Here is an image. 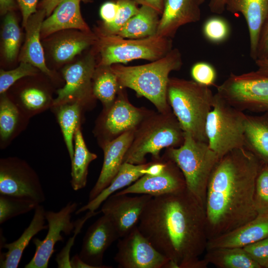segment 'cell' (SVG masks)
Segmentation results:
<instances>
[{"instance_id":"cell-1","label":"cell","mask_w":268,"mask_h":268,"mask_svg":"<svg viewBox=\"0 0 268 268\" xmlns=\"http://www.w3.org/2000/svg\"><path fill=\"white\" fill-rule=\"evenodd\" d=\"M137 227L170 261V268H205L208 241L205 208L187 188L153 197Z\"/></svg>"},{"instance_id":"cell-2","label":"cell","mask_w":268,"mask_h":268,"mask_svg":"<svg viewBox=\"0 0 268 268\" xmlns=\"http://www.w3.org/2000/svg\"><path fill=\"white\" fill-rule=\"evenodd\" d=\"M263 163L244 147L233 149L219 159L206 190L208 240L232 231L257 216L255 186Z\"/></svg>"},{"instance_id":"cell-3","label":"cell","mask_w":268,"mask_h":268,"mask_svg":"<svg viewBox=\"0 0 268 268\" xmlns=\"http://www.w3.org/2000/svg\"><path fill=\"white\" fill-rule=\"evenodd\" d=\"M182 65L181 53L174 48L163 57L148 64L134 66L118 64L111 66L120 88L134 90L138 97L150 101L158 112L165 113L172 111L167 100L169 74L179 70Z\"/></svg>"},{"instance_id":"cell-4","label":"cell","mask_w":268,"mask_h":268,"mask_svg":"<svg viewBox=\"0 0 268 268\" xmlns=\"http://www.w3.org/2000/svg\"><path fill=\"white\" fill-rule=\"evenodd\" d=\"M214 94L210 87L193 80L170 77L167 100L185 133L196 140L207 142L205 127Z\"/></svg>"},{"instance_id":"cell-5","label":"cell","mask_w":268,"mask_h":268,"mask_svg":"<svg viewBox=\"0 0 268 268\" xmlns=\"http://www.w3.org/2000/svg\"><path fill=\"white\" fill-rule=\"evenodd\" d=\"M184 134L172 111L163 113L151 110L135 129L123 163H145L149 154L152 160H159L162 149L178 147L183 143Z\"/></svg>"},{"instance_id":"cell-6","label":"cell","mask_w":268,"mask_h":268,"mask_svg":"<svg viewBox=\"0 0 268 268\" xmlns=\"http://www.w3.org/2000/svg\"><path fill=\"white\" fill-rule=\"evenodd\" d=\"M164 154L179 167L186 188L205 208L208 182L220 159L218 155L207 142L196 140L187 133L180 146L167 148Z\"/></svg>"},{"instance_id":"cell-7","label":"cell","mask_w":268,"mask_h":268,"mask_svg":"<svg viewBox=\"0 0 268 268\" xmlns=\"http://www.w3.org/2000/svg\"><path fill=\"white\" fill-rule=\"evenodd\" d=\"M95 46L100 54L97 66H111L134 60L152 62L166 55L172 49L171 38L156 34L143 39H128L106 35L97 31Z\"/></svg>"},{"instance_id":"cell-8","label":"cell","mask_w":268,"mask_h":268,"mask_svg":"<svg viewBox=\"0 0 268 268\" xmlns=\"http://www.w3.org/2000/svg\"><path fill=\"white\" fill-rule=\"evenodd\" d=\"M246 115L214 94L205 131L209 147L220 158L233 149L244 147Z\"/></svg>"},{"instance_id":"cell-9","label":"cell","mask_w":268,"mask_h":268,"mask_svg":"<svg viewBox=\"0 0 268 268\" xmlns=\"http://www.w3.org/2000/svg\"><path fill=\"white\" fill-rule=\"evenodd\" d=\"M216 93L243 112L268 111V76L257 70L240 74L231 73L217 86Z\"/></svg>"},{"instance_id":"cell-10","label":"cell","mask_w":268,"mask_h":268,"mask_svg":"<svg viewBox=\"0 0 268 268\" xmlns=\"http://www.w3.org/2000/svg\"><path fill=\"white\" fill-rule=\"evenodd\" d=\"M120 88L113 103L104 109L96 126V135L101 145L128 131L135 129L151 110L136 107Z\"/></svg>"},{"instance_id":"cell-11","label":"cell","mask_w":268,"mask_h":268,"mask_svg":"<svg viewBox=\"0 0 268 268\" xmlns=\"http://www.w3.org/2000/svg\"><path fill=\"white\" fill-rule=\"evenodd\" d=\"M0 194L33 201L46 200L38 176L24 161L15 157L0 161Z\"/></svg>"},{"instance_id":"cell-12","label":"cell","mask_w":268,"mask_h":268,"mask_svg":"<svg viewBox=\"0 0 268 268\" xmlns=\"http://www.w3.org/2000/svg\"><path fill=\"white\" fill-rule=\"evenodd\" d=\"M97 65L94 54L90 53L82 60L66 67L63 70L66 84L57 91L52 106L56 107L77 102L83 107L90 104L95 98L92 92V79Z\"/></svg>"},{"instance_id":"cell-13","label":"cell","mask_w":268,"mask_h":268,"mask_svg":"<svg viewBox=\"0 0 268 268\" xmlns=\"http://www.w3.org/2000/svg\"><path fill=\"white\" fill-rule=\"evenodd\" d=\"M114 260L121 268H170L169 260L159 253L137 226L119 239Z\"/></svg>"},{"instance_id":"cell-14","label":"cell","mask_w":268,"mask_h":268,"mask_svg":"<svg viewBox=\"0 0 268 268\" xmlns=\"http://www.w3.org/2000/svg\"><path fill=\"white\" fill-rule=\"evenodd\" d=\"M78 203L69 201L58 212L45 211V218L48 222L47 234L43 240L33 238L36 247L31 260L25 268H47L49 260L55 251V246L59 241L63 242V233L68 235L73 231L75 223L71 220L72 214L77 209Z\"/></svg>"},{"instance_id":"cell-15","label":"cell","mask_w":268,"mask_h":268,"mask_svg":"<svg viewBox=\"0 0 268 268\" xmlns=\"http://www.w3.org/2000/svg\"><path fill=\"white\" fill-rule=\"evenodd\" d=\"M152 197L145 194L134 197L112 194L103 202L101 212L110 219L121 238L137 226Z\"/></svg>"},{"instance_id":"cell-16","label":"cell","mask_w":268,"mask_h":268,"mask_svg":"<svg viewBox=\"0 0 268 268\" xmlns=\"http://www.w3.org/2000/svg\"><path fill=\"white\" fill-rule=\"evenodd\" d=\"M119 238L111 221L103 214L87 229L79 256L93 268H112L103 265V256L107 249Z\"/></svg>"},{"instance_id":"cell-17","label":"cell","mask_w":268,"mask_h":268,"mask_svg":"<svg viewBox=\"0 0 268 268\" xmlns=\"http://www.w3.org/2000/svg\"><path fill=\"white\" fill-rule=\"evenodd\" d=\"M166 166L159 175H144L117 195L145 194L156 197L186 188L183 174L177 164L164 154Z\"/></svg>"},{"instance_id":"cell-18","label":"cell","mask_w":268,"mask_h":268,"mask_svg":"<svg viewBox=\"0 0 268 268\" xmlns=\"http://www.w3.org/2000/svg\"><path fill=\"white\" fill-rule=\"evenodd\" d=\"M135 130L125 132L101 146L104 152L103 163L97 181L89 192L88 201L107 187L117 174L133 140Z\"/></svg>"},{"instance_id":"cell-19","label":"cell","mask_w":268,"mask_h":268,"mask_svg":"<svg viewBox=\"0 0 268 268\" xmlns=\"http://www.w3.org/2000/svg\"><path fill=\"white\" fill-rule=\"evenodd\" d=\"M200 5L198 0H164L156 34L171 39L180 27L199 21Z\"/></svg>"},{"instance_id":"cell-20","label":"cell","mask_w":268,"mask_h":268,"mask_svg":"<svg viewBox=\"0 0 268 268\" xmlns=\"http://www.w3.org/2000/svg\"><path fill=\"white\" fill-rule=\"evenodd\" d=\"M268 237V210L243 225L215 238L208 240L207 249L222 247H242Z\"/></svg>"},{"instance_id":"cell-21","label":"cell","mask_w":268,"mask_h":268,"mask_svg":"<svg viewBox=\"0 0 268 268\" xmlns=\"http://www.w3.org/2000/svg\"><path fill=\"white\" fill-rule=\"evenodd\" d=\"M225 9L244 16L249 32L250 55L255 61L260 34L268 16V0H227Z\"/></svg>"},{"instance_id":"cell-22","label":"cell","mask_w":268,"mask_h":268,"mask_svg":"<svg viewBox=\"0 0 268 268\" xmlns=\"http://www.w3.org/2000/svg\"><path fill=\"white\" fill-rule=\"evenodd\" d=\"M80 0H63L42 24L41 36L45 38L56 32L69 29L91 32L80 9Z\"/></svg>"},{"instance_id":"cell-23","label":"cell","mask_w":268,"mask_h":268,"mask_svg":"<svg viewBox=\"0 0 268 268\" xmlns=\"http://www.w3.org/2000/svg\"><path fill=\"white\" fill-rule=\"evenodd\" d=\"M46 16L42 9L31 15L24 26L25 40L21 52V62H27L47 75L51 76V71L47 67L45 60L43 49L40 42L42 24Z\"/></svg>"},{"instance_id":"cell-24","label":"cell","mask_w":268,"mask_h":268,"mask_svg":"<svg viewBox=\"0 0 268 268\" xmlns=\"http://www.w3.org/2000/svg\"><path fill=\"white\" fill-rule=\"evenodd\" d=\"M45 211L43 205L39 204L34 209V213L29 225L21 236L15 241L2 244V248L7 250L0 254V267L1 268H17L22 256L23 253L31 240L41 231L47 229L45 225Z\"/></svg>"},{"instance_id":"cell-25","label":"cell","mask_w":268,"mask_h":268,"mask_svg":"<svg viewBox=\"0 0 268 268\" xmlns=\"http://www.w3.org/2000/svg\"><path fill=\"white\" fill-rule=\"evenodd\" d=\"M151 163V161L141 164L124 162L110 185L94 199L88 201L87 204L77 209L75 214L87 210L96 211L115 192L130 186L144 175L143 170Z\"/></svg>"},{"instance_id":"cell-26","label":"cell","mask_w":268,"mask_h":268,"mask_svg":"<svg viewBox=\"0 0 268 268\" xmlns=\"http://www.w3.org/2000/svg\"><path fill=\"white\" fill-rule=\"evenodd\" d=\"M244 147L268 163V111L258 116L246 115Z\"/></svg>"},{"instance_id":"cell-27","label":"cell","mask_w":268,"mask_h":268,"mask_svg":"<svg viewBox=\"0 0 268 268\" xmlns=\"http://www.w3.org/2000/svg\"><path fill=\"white\" fill-rule=\"evenodd\" d=\"M160 14L153 8L141 5L138 12L122 27L117 35L128 39H143L157 34Z\"/></svg>"},{"instance_id":"cell-28","label":"cell","mask_w":268,"mask_h":268,"mask_svg":"<svg viewBox=\"0 0 268 268\" xmlns=\"http://www.w3.org/2000/svg\"><path fill=\"white\" fill-rule=\"evenodd\" d=\"M203 260L219 268H261L242 247L207 249Z\"/></svg>"},{"instance_id":"cell-29","label":"cell","mask_w":268,"mask_h":268,"mask_svg":"<svg viewBox=\"0 0 268 268\" xmlns=\"http://www.w3.org/2000/svg\"><path fill=\"white\" fill-rule=\"evenodd\" d=\"M74 141V154L71 161V185L73 190L77 191L86 186L89 165L97 158V156L87 148L81 131L80 125L75 131Z\"/></svg>"},{"instance_id":"cell-30","label":"cell","mask_w":268,"mask_h":268,"mask_svg":"<svg viewBox=\"0 0 268 268\" xmlns=\"http://www.w3.org/2000/svg\"><path fill=\"white\" fill-rule=\"evenodd\" d=\"M97 40L96 35L91 32L61 37L53 44L52 55L58 63L68 62L90 46H94Z\"/></svg>"},{"instance_id":"cell-31","label":"cell","mask_w":268,"mask_h":268,"mask_svg":"<svg viewBox=\"0 0 268 268\" xmlns=\"http://www.w3.org/2000/svg\"><path fill=\"white\" fill-rule=\"evenodd\" d=\"M120 88L111 66H97L92 79V92L95 98L102 103L104 109L113 103Z\"/></svg>"},{"instance_id":"cell-32","label":"cell","mask_w":268,"mask_h":268,"mask_svg":"<svg viewBox=\"0 0 268 268\" xmlns=\"http://www.w3.org/2000/svg\"><path fill=\"white\" fill-rule=\"evenodd\" d=\"M56 107L58 123L71 161L74 154V134L77 127L80 125L82 106L77 102H73L65 103Z\"/></svg>"},{"instance_id":"cell-33","label":"cell","mask_w":268,"mask_h":268,"mask_svg":"<svg viewBox=\"0 0 268 268\" xmlns=\"http://www.w3.org/2000/svg\"><path fill=\"white\" fill-rule=\"evenodd\" d=\"M2 47L5 59L11 62L16 57L21 40V33L15 15L6 14L1 32Z\"/></svg>"},{"instance_id":"cell-34","label":"cell","mask_w":268,"mask_h":268,"mask_svg":"<svg viewBox=\"0 0 268 268\" xmlns=\"http://www.w3.org/2000/svg\"><path fill=\"white\" fill-rule=\"evenodd\" d=\"M20 117L18 106L6 95L1 94L0 100V136L2 141L8 140L15 132Z\"/></svg>"},{"instance_id":"cell-35","label":"cell","mask_w":268,"mask_h":268,"mask_svg":"<svg viewBox=\"0 0 268 268\" xmlns=\"http://www.w3.org/2000/svg\"><path fill=\"white\" fill-rule=\"evenodd\" d=\"M39 204L31 200L0 194V224L34 210Z\"/></svg>"},{"instance_id":"cell-36","label":"cell","mask_w":268,"mask_h":268,"mask_svg":"<svg viewBox=\"0 0 268 268\" xmlns=\"http://www.w3.org/2000/svg\"><path fill=\"white\" fill-rule=\"evenodd\" d=\"M119 8L115 19L111 23H103L99 32L106 35H117L122 27L138 11L135 2L132 0H117Z\"/></svg>"},{"instance_id":"cell-37","label":"cell","mask_w":268,"mask_h":268,"mask_svg":"<svg viewBox=\"0 0 268 268\" xmlns=\"http://www.w3.org/2000/svg\"><path fill=\"white\" fill-rule=\"evenodd\" d=\"M20 101L22 110L27 114L33 115L47 109L51 99L46 92L37 87L24 89L20 94Z\"/></svg>"},{"instance_id":"cell-38","label":"cell","mask_w":268,"mask_h":268,"mask_svg":"<svg viewBox=\"0 0 268 268\" xmlns=\"http://www.w3.org/2000/svg\"><path fill=\"white\" fill-rule=\"evenodd\" d=\"M230 26L224 18L214 16L203 23L202 32L204 38L210 43L221 44L226 41L230 34Z\"/></svg>"},{"instance_id":"cell-39","label":"cell","mask_w":268,"mask_h":268,"mask_svg":"<svg viewBox=\"0 0 268 268\" xmlns=\"http://www.w3.org/2000/svg\"><path fill=\"white\" fill-rule=\"evenodd\" d=\"M37 69L29 63L21 62L19 66L13 69L7 71L0 69V94L5 93L7 89L19 79L37 74L38 70Z\"/></svg>"},{"instance_id":"cell-40","label":"cell","mask_w":268,"mask_h":268,"mask_svg":"<svg viewBox=\"0 0 268 268\" xmlns=\"http://www.w3.org/2000/svg\"><path fill=\"white\" fill-rule=\"evenodd\" d=\"M255 201L259 213L268 210V163H263L257 178Z\"/></svg>"},{"instance_id":"cell-41","label":"cell","mask_w":268,"mask_h":268,"mask_svg":"<svg viewBox=\"0 0 268 268\" xmlns=\"http://www.w3.org/2000/svg\"><path fill=\"white\" fill-rule=\"evenodd\" d=\"M191 75L198 83L210 87L215 85L217 72L215 67L206 62H198L192 66Z\"/></svg>"},{"instance_id":"cell-42","label":"cell","mask_w":268,"mask_h":268,"mask_svg":"<svg viewBox=\"0 0 268 268\" xmlns=\"http://www.w3.org/2000/svg\"><path fill=\"white\" fill-rule=\"evenodd\" d=\"M100 211H88L86 214L84 215L82 218L77 220V222H75V230L74 231L75 235L73 237L70 238V240H71V242H74V239L76 234H78L81 228L82 227L84 223L90 217L96 215L99 213ZM68 242L66 247H65L57 255L56 257V262L57 263L58 267L59 268H70V260L69 259V252L70 250V245H73V243Z\"/></svg>"},{"instance_id":"cell-43","label":"cell","mask_w":268,"mask_h":268,"mask_svg":"<svg viewBox=\"0 0 268 268\" xmlns=\"http://www.w3.org/2000/svg\"><path fill=\"white\" fill-rule=\"evenodd\" d=\"M243 248L261 268H268V237Z\"/></svg>"},{"instance_id":"cell-44","label":"cell","mask_w":268,"mask_h":268,"mask_svg":"<svg viewBox=\"0 0 268 268\" xmlns=\"http://www.w3.org/2000/svg\"><path fill=\"white\" fill-rule=\"evenodd\" d=\"M268 58V16L261 29L258 41L256 59Z\"/></svg>"},{"instance_id":"cell-45","label":"cell","mask_w":268,"mask_h":268,"mask_svg":"<svg viewBox=\"0 0 268 268\" xmlns=\"http://www.w3.org/2000/svg\"><path fill=\"white\" fill-rule=\"evenodd\" d=\"M119 6L116 1H107L104 3L100 9V15L103 23L108 24L112 22L115 18Z\"/></svg>"},{"instance_id":"cell-46","label":"cell","mask_w":268,"mask_h":268,"mask_svg":"<svg viewBox=\"0 0 268 268\" xmlns=\"http://www.w3.org/2000/svg\"><path fill=\"white\" fill-rule=\"evenodd\" d=\"M22 16V24L25 26L30 16L35 13L38 0H16Z\"/></svg>"},{"instance_id":"cell-47","label":"cell","mask_w":268,"mask_h":268,"mask_svg":"<svg viewBox=\"0 0 268 268\" xmlns=\"http://www.w3.org/2000/svg\"><path fill=\"white\" fill-rule=\"evenodd\" d=\"M141 5L151 7L156 10L160 15L163 10L164 0H132Z\"/></svg>"},{"instance_id":"cell-48","label":"cell","mask_w":268,"mask_h":268,"mask_svg":"<svg viewBox=\"0 0 268 268\" xmlns=\"http://www.w3.org/2000/svg\"><path fill=\"white\" fill-rule=\"evenodd\" d=\"M63 0H42L40 3V7L43 9L46 16H49L57 5Z\"/></svg>"},{"instance_id":"cell-49","label":"cell","mask_w":268,"mask_h":268,"mask_svg":"<svg viewBox=\"0 0 268 268\" xmlns=\"http://www.w3.org/2000/svg\"><path fill=\"white\" fill-rule=\"evenodd\" d=\"M227 0H210L208 6L210 11L221 14L225 10Z\"/></svg>"},{"instance_id":"cell-50","label":"cell","mask_w":268,"mask_h":268,"mask_svg":"<svg viewBox=\"0 0 268 268\" xmlns=\"http://www.w3.org/2000/svg\"><path fill=\"white\" fill-rule=\"evenodd\" d=\"M16 7L14 0H0V10L1 14H5L10 12Z\"/></svg>"},{"instance_id":"cell-51","label":"cell","mask_w":268,"mask_h":268,"mask_svg":"<svg viewBox=\"0 0 268 268\" xmlns=\"http://www.w3.org/2000/svg\"><path fill=\"white\" fill-rule=\"evenodd\" d=\"M70 266L72 268H93L90 265L84 262L79 254H75L70 259Z\"/></svg>"},{"instance_id":"cell-52","label":"cell","mask_w":268,"mask_h":268,"mask_svg":"<svg viewBox=\"0 0 268 268\" xmlns=\"http://www.w3.org/2000/svg\"><path fill=\"white\" fill-rule=\"evenodd\" d=\"M257 67V70L268 76V58L255 61Z\"/></svg>"},{"instance_id":"cell-53","label":"cell","mask_w":268,"mask_h":268,"mask_svg":"<svg viewBox=\"0 0 268 268\" xmlns=\"http://www.w3.org/2000/svg\"><path fill=\"white\" fill-rule=\"evenodd\" d=\"M198 1L200 4H201L205 1V0H198Z\"/></svg>"}]
</instances>
